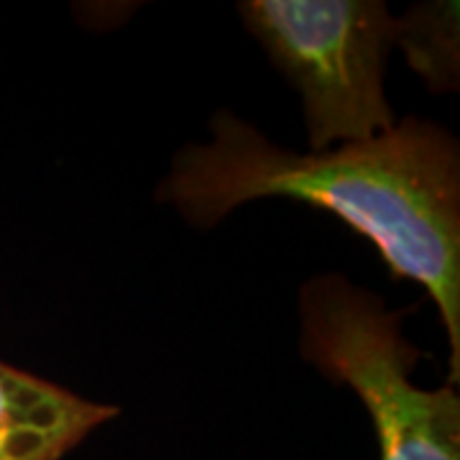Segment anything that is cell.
Here are the masks:
<instances>
[{"label":"cell","mask_w":460,"mask_h":460,"mask_svg":"<svg viewBox=\"0 0 460 460\" xmlns=\"http://www.w3.org/2000/svg\"><path fill=\"white\" fill-rule=\"evenodd\" d=\"M210 128V144H190L174 156L159 199L202 228L261 198L310 202L338 215L376 246L394 277L422 284L432 296L450 341V384H458V141L420 118L310 154L279 148L228 111L215 115Z\"/></svg>","instance_id":"6da1fadb"},{"label":"cell","mask_w":460,"mask_h":460,"mask_svg":"<svg viewBox=\"0 0 460 460\" xmlns=\"http://www.w3.org/2000/svg\"><path fill=\"white\" fill-rule=\"evenodd\" d=\"M302 356L330 381L361 396L378 435L381 460H460V399L447 384H414L420 350L402 335L381 296L341 274L305 284Z\"/></svg>","instance_id":"7a4b0ae2"},{"label":"cell","mask_w":460,"mask_h":460,"mask_svg":"<svg viewBox=\"0 0 460 460\" xmlns=\"http://www.w3.org/2000/svg\"><path fill=\"white\" fill-rule=\"evenodd\" d=\"M238 11L299 90L313 151L394 128L384 95L394 18L381 0H248Z\"/></svg>","instance_id":"3957f363"},{"label":"cell","mask_w":460,"mask_h":460,"mask_svg":"<svg viewBox=\"0 0 460 460\" xmlns=\"http://www.w3.org/2000/svg\"><path fill=\"white\" fill-rule=\"evenodd\" d=\"M118 407L0 361V460H62Z\"/></svg>","instance_id":"277c9868"},{"label":"cell","mask_w":460,"mask_h":460,"mask_svg":"<svg viewBox=\"0 0 460 460\" xmlns=\"http://www.w3.org/2000/svg\"><path fill=\"white\" fill-rule=\"evenodd\" d=\"M394 44L435 93L458 87V3H425L394 18Z\"/></svg>","instance_id":"5b68a950"}]
</instances>
